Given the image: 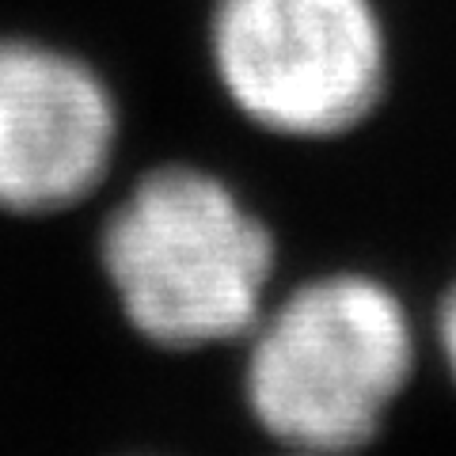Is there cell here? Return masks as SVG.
Instances as JSON below:
<instances>
[{"instance_id": "cell-3", "label": "cell", "mask_w": 456, "mask_h": 456, "mask_svg": "<svg viewBox=\"0 0 456 456\" xmlns=\"http://www.w3.org/2000/svg\"><path fill=\"white\" fill-rule=\"evenodd\" d=\"M213 65L251 122L289 137H335L384 95L373 0H217Z\"/></svg>"}, {"instance_id": "cell-5", "label": "cell", "mask_w": 456, "mask_h": 456, "mask_svg": "<svg viewBox=\"0 0 456 456\" xmlns=\"http://www.w3.org/2000/svg\"><path fill=\"white\" fill-rule=\"evenodd\" d=\"M437 338H441V350H445V362L456 377V285L449 289V297L441 301V316H437Z\"/></svg>"}, {"instance_id": "cell-6", "label": "cell", "mask_w": 456, "mask_h": 456, "mask_svg": "<svg viewBox=\"0 0 456 456\" xmlns=\"http://www.w3.org/2000/svg\"><path fill=\"white\" fill-rule=\"evenodd\" d=\"M293 456H327V452H293Z\"/></svg>"}, {"instance_id": "cell-4", "label": "cell", "mask_w": 456, "mask_h": 456, "mask_svg": "<svg viewBox=\"0 0 456 456\" xmlns=\"http://www.w3.org/2000/svg\"><path fill=\"white\" fill-rule=\"evenodd\" d=\"M114 141V99L80 57L0 38V209L77 206L107 175Z\"/></svg>"}, {"instance_id": "cell-1", "label": "cell", "mask_w": 456, "mask_h": 456, "mask_svg": "<svg viewBox=\"0 0 456 456\" xmlns=\"http://www.w3.org/2000/svg\"><path fill=\"white\" fill-rule=\"evenodd\" d=\"M274 266L266 224L194 167H160L103 228V270L122 312L167 350L251 335Z\"/></svg>"}, {"instance_id": "cell-2", "label": "cell", "mask_w": 456, "mask_h": 456, "mask_svg": "<svg viewBox=\"0 0 456 456\" xmlns=\"http://www.w3.org/2000/svg\"><path fill=\"white\" fill-rule=\"evenodd\" d=\"M251 335V415L293 452L365 445L415 369L403 305L358 274L301 285Z\"/></svg>"}]
</instances>
